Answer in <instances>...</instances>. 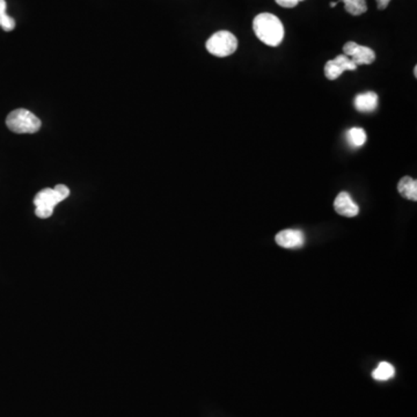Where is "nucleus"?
Returning a JSON list of instances; mask_svg holds the SVG:
<instances>
[{
  "label": "nucleus",
  "mask_w": 417,
  "mask_h": 417,
  "mask_svg": "<svg viewBox=\"0 0 417 417\" xmlns=\"http://www.w3.org/2000/svg\"><path fill=\"white\" fill-rule=\"evenodd\" d=\"M376 1H377L378 8H379V10H385V8H387L388 4H389L391 0H376Z\"/></svg>",
  "instance_id": "16"
},
{
  "label": "nucleus",
  "mask_w": 417,
  "mask_h": 417,
  "mask_svg": "<svg viewBox=\"0 0 417 417\" xmlns=\"http://www.w3.org/2000/svg\"><path fill=\"white\" fill-rule=\"evenodd\" d=\"M378 107V95L374 92H365L355 98V108L360 113H371Z\"/></svg>",
  "instance_id": "9"
},
{
  "label": "nucleus",
  "mask_w": 417,
  "mask_h": 417,
  "mask_svg": "<svg viewBox=\"0 0 417 417\" xmlns=\"http://www.w3.org/2000/svg\"><path fill=\"white\" fill-rule=\"evenodd\" d=\"M398 192L407 200L417 201V181L410 176H403L398 185Z\"/></svg>",
  "instance_id": "10"
},
{
  "label": "nucleus",
  "mask_w": 417,
  "mask_h": 417,
  "mask_svg": "<svg viewBox=\"0 0 417 417\" xmlns=\"http://www.w3.org/2000/svg\"><path fill=\"white\" fill-rule=\"evenodd\" d=\"M6 125L15 134H35L40 130L41 120L27 109H15L6 119Z\"/></svg>",
  "instance_id": "3"
},
{
  "label": "nucleus",
  "mask_w": 417,
  "mask_h": 417,
  "mask_svg": "<svg viewBox=\"0 0 417 417\" xmlns=\"http://www.w3.org/2000/svg\"><path fill=\"white\" fill-rule=\"evenodd\" d=\"M347 139L350 145L354 148H360L367 143V132L362 128H352L347 132Z\"/></svg>",
  "instance_id": "11"
},
{
  "label": "nucleus",
  "mask_w": 417,
  "mask_h": 417,
  "mask_svg": "<svg viewBox=\"0 0 417 417\" xmlns=\"http://www.w3.org/2000/svg\"><path fill=\"white\" fill-rule=\"evenodd\" d=\"M336 5H338V3H336V1H333V3H330V6H332V8H335Z\"/></svg>",
  "instance_id": "18"
},
{
  "label": "nucleus",
  "mask_w": 417,
  "mask_h": 417,
  "mask_svg": "<svg viewBox=\"0 0 417 417\" xmlns=\"http://www.w3.org/2000/svg\"><path fill=\"white\" fill-rule=\"evenodd\" d=\"M277 245L287 250H294L304 246V233L298 230H283L277 233L275 238Z\"/></svg>",
  "instance_id": "7"
},
{
  "label": "nucleus",
  "mask_w": 417,
  "mask_h": 417,
  "mask_svg": "<svg viewBox=\"0 0 417 417\" xmlns=\"http://www.w3.org/2000/svg\"><path fill=\"white\" fill-rule=\"evenodd\" d=\"M253 30L258 40L269 47H277L284 39V26L280 19L270 13H261L253 20Z\"/></svg>",
  "instance_id": "1"
},
{
  "label": "nucleus",
  "mask_w": 417,
  "mask_h": 417,
  "mask_svg": "<svg viewBox=\"0 0 417 417\" xmlns=\"http://www.w3.org/2000/svg\"><path fill=\"white\" fill-rule=\"evenodd\" d=\"M205 47L207 50L216 57H227L236 52L238 49V40L227 30H221L214 33L207 41Z\"/></svg>",
  "instance_id": "4"
},
{
  "label": "nucleus",
  "mask_w": 417,
  "mask_h": 417,
  "mask_svg": "<svg viewBox=\"0 0 417 417\" xmlns=\"http://www.w3.org/2000/svg\"><path fill=\"white\" fill-rule=\"evenodd\" d=\"M334 207L338 214L345 216V217H355L359 214L358 205L354 202L352 196L347 192L338 194L334 202Z\"/></svg>",
  "instance_id": "8"
},
{
  "label": "nucleus",
  "mask_w": 417,
  "mask_h": 417,
  "mask_svg": "<svg viewBox=\"0 0 417 417\" xmlns=\"http://www.w3.org/2000/svg\"><path fill=\"white\" fill-rule=\"evenodd\" d=\"M394 374H396V370H394L393 365L387 363V362H381V363L378 365L377 369L374 371L372 377H374L376 380L384 381L394 377Z\"/></svg>",
  "instance_id": "13"
},
{
  "label": "nucleus",
  "mask_w": 417,
  "mask_h": 417,
  "mask_svg": "<svg viewBox=\"0 0 417 417\" xmlns=\"http://www.w3.org/2000/svg\"><path fill=\"white\" fill-rule=\"evenodd\" d=\"M275 1L282 8H296L301 1H304V0H275Z\"/></svg>",
  "instance_id": "15"
},
{
  "label": "nucleus",
  "mask_w": 417,
  "mask_h": 417,
  "mask_svg": "<svg viewBox=\"0 0 417 417\" xmlns=\"http://www.w3.org/2000/svg\"><path fill=\"white\" fill-rule=\"evenodd\" d=\"M6 1L0 0V27L5 32H12L15 28V21L6 13Z\"/></svg>",
  "instance_id": "14"
},
{
  "label": "nucleus",
  "mask_w": 417,
  "mask_h": 417,
  "mask_svg": "<svg viewBox=\"0 0 417 417\" xmlns=\"http://www.w3.org/2000/svg\"><path fill=\"white\" fill-rule=\"evenodd\" d=\"M343 52L356 65H370L376 61V52L371 48L359 45L355 42H347Z\"/></svg>",
  "instance_id": "5"
},
{
  "label": "nucleus",
  "mask_w": 417,
  "mask_h": 417,
  "mask_svg": "<svg viewBox=\"0 0 417 417\" xmlns=\"http://www.w3.org/2000/svg\"><path fill=\"white\" fill-rule=\"evenodd\" d=\"M69 195L70 189L64 185H57L54 188H45L37 192L34 199L37 217L42 219L51 217L54 214V207L68 199Z\"/></svg>",
  "instance_id": "2"
},
{
  "label": "nucleus",
  "mask_w": 417,
  "mask_h": 417,
  "mask_svg": "<svg viewBox=\"0 0 417 417\" xmlns=\"http://www.w3.org/2000/svg\"><path fill=\"white\" fill-rule=\"evenodd\" d=\"M342 3H345V11L348 12L349 14L362 15L367 11V0H340Z\"/></svg>",
  "instance_id": "12"
},
{
  "label": "nucleus",
  "mask_w": 417,
  "mask_h": 417,
  "mask_svg": "<svg viewBox=\"0 0 417 417\" xmlns=\"http://www.w3.org/2000/svg\"><path fill=\"white\" fill-rule=\"evenodd\" d=\"M357 65L345 54H338V57L328 61L325 65V76L327 79L335 80L342 76L345 71H355Z\"/></svg>",
  "instance_id": "6"
},
{
  "label": "nucleus",
  "mask_w": 417,
  "mask_h": 417,
  "mask_svg": "<svg viewBox=\"0 0 417 417\" xmlns=\"http://www.w3.org/2000/svg\"><path fill=\"white\" fill-rule=\"evenodd\" d=\"M414 76H415V78L417 77V65H415V68H414Z\"/></svg>",
  "instance_id": "17"
}]
</instances>
